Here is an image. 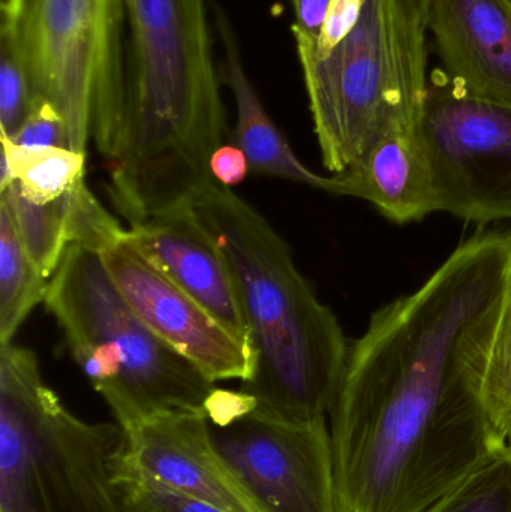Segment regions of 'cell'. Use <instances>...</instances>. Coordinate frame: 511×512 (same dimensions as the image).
<instances>
[{
	"mask_svg": "<svg viewBox=\"0 0 511 512\" xmlns=\"http://www.w3.org/2000/svg\"><path fill=\"white\" fill-rule=\"evenodd\" d=\"M511 289V225L480 227L350 343L330 408L338 512H426L506 447L483 378Z\"/></svg>",
	"mask_w": 511,
	"mask_h": 512,
	"instance_id": "1",
	"label": "cell"
},
{
	"mask_svg": "<svg viewBox=\"0 0 511 512\" xmlns=\"http://www.w3.org/2000/svg\"><path fill=\"white\" fill-rule=\"evenodd\" d=\"M128 83L108 195L129 225L188 203L212 182L225 110L210 0H125Z\"/></svg>",
	"mask_w": 511,
	"mask_h": 512,
	"instance_id": "2",
	"label": "cell"
},
{
	"mask_svg": "<svg viewBox=\"0 0 511 512\" xmlns=\"http://www.w3.org/2000/svg\"><path fill=\"white\" fill-rule=\"evenodd\" d=\"M188 204L236 277L255 357L242 391L285 420L327 418L350 349L335 313L248 201L212 180Z\"/></svg>",
	"mask_w": 511,
	"mask_h": 512,
	"instance_id": "3",
	"label": "cell"
},
{
	"mask_svg": "<svg viewBox=\"0 0 511 512\" xmlns=\"http://www.w3.org/2000/svg\"><path fill=\"white\" fill-rule=\"evenodd\" d=\"M429 0H366L327 56L297 50L323 165L341 176L390 128L425 119Z\"/></svg>",
	"mask_w": 511,
	"mask_h": 512,
	"instance_id": "4",
	"label": "cell"
},
{
	"mask_svg": "<svg viewBox=\"0 0 511 512\" xmlns=\"http://www.w3.org/2000/svg\"><path fill=\"white\" fill-rule=\"evenodd\" d=\"M119 424L87 423L45 384L32 349L0 346V512H123Z\"/></svg>",
	"mask_w": 511,
	"mask_h": 512,
	"instance_id": "5",
	"label": "cell"
},
{
	"mask_svg": "<svg viewBox=\"0 0 511 512\" xmlns=\"http://www.w3.org/2000/svg\"><path fill=\"white\" fill-rule=\"evenodd\" d=\"M44 304L68 346H99L119 367V382L107 405L123 430L159 412L204 411L215 382L138 318L98 249L68 246Z\"/></svg>",
	"mask_w": 511,
	"mask_h": 512,
	"instance_id": "6",
	"label": "cell"
},
{
	"mask_svg": "<svg viewBox=\"0 0 511 512\" xmlns=\"http://www.w3.org/2000/svg\"><path fill=\"white\" fill-rule=\"evenodd\" d=\"M21 47L41 98L62 114L69 149L102 158L122 122L128 83L125 0H15Z\"/></svg>",
	"mask_w": 511,
	"mask_h": 512,
	"instance_id": "7",
	"label": "cell"
},
{
	"mask_svg": "<svg viewBox=\"0 0 511 512\" xmlns=\"http://www.w3.org/2000/svg\"><path fill=\"white\" fill-rule=\"evenodd\" d=\"M210 438L258 512H338L327 418L291 421L245 391L215 388L204 406Z\"/></svg>",
	"mask_w": 511,
	"mask_h": 512,
	"instance_id": "8",
	"label": "cell"
},
{
	"mask_svg": "<svg viewBox=\"0 0 511 512\" xmlns=\"http://www.w3.org/2000/svg\"><path fill=\"white\" fill-rule=\"evenodd\" d=\"M423 132L434 171L435 212L511 222V107L468 95L432 72Z\"/></svg>",
	"mask_w": 511,
	"mask_h": 512,
	"instance_id": "9",
	"label": "cell"
},
{
	"mask_svg": "<svg viewBox=\"0 0 511 512\" xmlns=\"http://www.w3.org/2000/svg\"><path fill=\"white\" fill-rule=\"evenodd\" d=\"M114 285L138 318L212 382L246 381L255 357L200 303L156 268L125 237L99 249Z\"/></svg>",
	"mask_w": 511,
	"mask_h": 512,
	"instance_id": "10",
	"label": "cell"
},
{
	"mask_svg": "<svg viewBox=\"0 0 511 512\" xmlns=\"http://www.w3.org/2000/svg\"><path fill=\"white\" fill-rule=\"evenodd\" d=\"M119 466L225 512H258L210 438L204 411L150 415L125 430Z\"/></svg>",
	"mask_w": 511,
	"mask_h": 512,
	"instance_id": "11",
	"label": "cell"
},
{
	"mask_svg": "<svg viewBox=\"0 0 511 512\" xmlns=\"http://www.w3.org/2000/svg\"><path fill=\"white\" fill-rule=\"evenodd\" d=\"M128 239L252 351L236 277L189 204L158 213L129 228Z\"/></svg>",
	"mask_w": 511,
	"mask_h": 512,
	"instance_id": "12",
	"label": "cell"
},
{
	"mask_svg": "<svg viewBox=\"0 0 511 512\" xmlns=\"http://www.w3.org/2000/svg\"><path fill=\"white\" fill-rule=\"evenodd\" d=\"M428 33L455 86L511 107V0H429Z\"/></svg>",
	"mask_w": 511,
	"mask_h": 512,
	"instance_id": "13",
	"label": "cell"
},
{
	"mask_svg": "<svg viewBox=\"0 0 511 512\" xmlns=\"http://www.w3.org/2000/svg\"><path fill=\"white\" fill-rule=\"evenodd\" d=\"M338 179L344 197L368 201L395 224L419 222L435 213L434 171L423 122L393 126Z\"/></svg>",
	"mask_w": 511,
	"mask_h": 512,
	"instance_id": "14",
	"label": "cell"
},
{
	"mask_svg": "<svg viewBox=\"0 0 511 512\" xmlns=\"http://www.w3.org/2000/svg\"><path fill=\"white\" fill-rule=\"evenodd\" d=\"M210 11L224 53L222 72L225 83L230 87L236 104V126L231 143L245 153L251 173L293 180L330 194L342 195L338 176H320L297 158L287 138L270 119L251 78L246 74L239 38L230 17L216 0H210Z\"/></svg>",
	"mask_w": 511,
	"mask_h": 512,
	"instance_id": "15",
	"label": "cell"
},
{
	"mask_svg": "<svg viewBox=\"0 0 511 512\" xmlns=\"http://www.w3.org/2000/svg\"><path fill=\"white\" fill-rule=\"evenodd\" d=\"M2 140L0 191L14 182L23 197L36 204H48L65 197L86 180V155L74 150L50 147L32 149Z\"/></svg>",
	"mask_w": 511,
	"mask_h": 512,
	"instance_id": "16",
	"label": "cell"
},
{
	"mask_svg": "<svg viewBox=\"0 0 511 512\" xmlns=\"http://www.w3.org/2000/svg\"><path fill=\"white\" fill-rule=\"evenodd\" d=\"M48 283L24 249L8 206L0 201V346L14 342L33 307L45 300Z\"/></svg>",
	"mask_w": 511,
	"mask_h": 512,
	"instance_id": "17",
	"label": "cell"
},
{
	"mask_svg": "<svg viewBox=\"0 0 511 512\" xmlns=\"http://www.w3.org/2000/svg\"><path fill=\"white\" fill-rule=\"evenodd\" d=\"M0 201L8 206L24 249L42 276L51 279L71 245L65 197L48 204H36L18 191L14 182L0 191Z\"/></svg>",
	"mask_w": 511,
	"mask_h": 512,
	"instance_id": "18",
	"label": "cell"
},
{
	"mask_svg": "<svg viewBox=\"0 0 511 512\" xmlns=\"http://www.w3.org/2000/svg\"><path fill=\"white\" fill-rule=\"evenodd\" d=\"M41 96L21 47L17 14L2 11L0 21V135L12 137L23 125Z\"/></svg>",
	"mask_w": 511,
	"mask_h": 512,
	"instance_id": "19",
	"label": "cell"
},
{
	"mask_svg": "<svg viewBox=\"0 0 511 512\" xmlns=\"http://www.w3.org/2000/svg\"><path fill=\"white\" fill-rule=\"evenodd\" d=\"M426 512H511V448L486 460Z\"/></svg>",
	"mask_w": 511,
	"mask_h": 512,
	"instance_id": "20",
	"label": "cell"
},
{
	"mask_svg": "<svg viewBox=\"0 0 511 512\" xmlns=\"http://www.w3.org/2000/svg\"><path fill=\"white\" fill-rule=\"evenodd\" d=\"M483 402L495 432L506 444L511 442V289L483 378Z\"/></svg>",
	"mask_w": 511,
	"mask_h": 512,
	"instance_id": "21",
	"label": "cell"
},
{
	"mask_svg": "<svg viewBox=\"0 0 511 512\" xmlns=\"http://www.w3.org/2000/svg\"><path fill=\"white\" fill-rule=\"evenodd\" d=\"M114 486L123 512H225L188 493L128 471L117 462Z\"/></svg>",
	"mask_w": 511,
	"mask_h": 512,
	"instance_id": "22",
	"label": "cell"
},
{
	"mask_svg": "<svg viewBox=\"0 0 511 512\" xmlns=\"http://www.w3.org/2000/svg\"><path fill=\"white\" fill-rule=\"evenodd\" d=\"M65 203L71 245L80 243L99 251L108 243L125 237L128 230L99 203L86 185V180L65 195Z\"/></svg>",
	"mask_w": 511,
	"mask_h": 512,
	"instance_id": "23",
	"label": "cell"
},
{
	"mask_svg": "<svg viewBox=\"0 0 511 512\" xmlns=\"http://www.w3.org/2000/svg\"><path fill=\"white\" fill-rule=\"evenodd\" d=\"M2 137V135H0ZM15 146L32 149H69L68 132L62 114L47 99H39L23 125L12 137H2ZM71 150V149H69Z\"/></svg>",
	"mask_w": 511,
	"mask_h": 512,
	"instance_id": "24",
	"label": "cell"
},
{
	"mask_svg": "<svg viewBox=\"0 0 511 512\" xmlns=\"http://www.w3.org/2000/svg\"><path fill=\"white\" fill-rule=\"evenodd\" d=\"M366 0H332L317 42L296 39L297 50H306L315 57H324L344 41L362 17Z\"/></svg>",
	"mask_w": 511,
	"mask_h": 512,
	"instance_id": "25",
	"label": "cell"
},
{
	"mask_svg": "<svg viewBox=\"0 0 511 512\" xmlns=\"http://www.w3.org/2000/svg\"><path fill=\"white\" fill-rule=\"evenodd\" d=\"M210 173L219 185L233 188L246 179L251 168L245 153L239 147L233 143L222 144L210 159Z\"/></svg>",
	"mask_w": 511,
	"mask_h": 512,
	"instance_id": "26",
	"label": "cell"
},
{
	"mask_svg": "<svg viewBox=\"0 0 511 512\" xmlns=\"http://www.w3.org/2000/svg\"><path fill=\"white\" fill-rule=\"evenodd\" d=\"M332 0H291L294 9V38L317 42Z\"/></svg>",
	"mask_w": 511,
	"mask_h": 512,
	"instance_id": "27",
	"label": "cell"
},
{
	"mask_svg": "<svg viewBox=\"0 0 511 512\" xmlns=\"http://www.w3.org/2000/svg\"><path fill=\"white\" fill-rule=\"evenodd\" d=\"M507 445H509V447L511 448V442H509V444H507Z\"/></svg>",
	"mask_w": 511,
	"mask_h": 512,
	"instance_id": "28",
	"label": "cell"
},
{
	"mask_svg": "<svg viewBox=\"0 0 511 512\" xmlns=\"http://www.w3.org/2000/svg\"><path fill=\"white\" fill-rule=\"evenodd\" d=\"M2 2H5V0H2Z\"/></svg>",
	"mask_w": 511,
	"mask_h": 512,
	"instance_id": "29",
	"label": "cell"
}]
</instances>
